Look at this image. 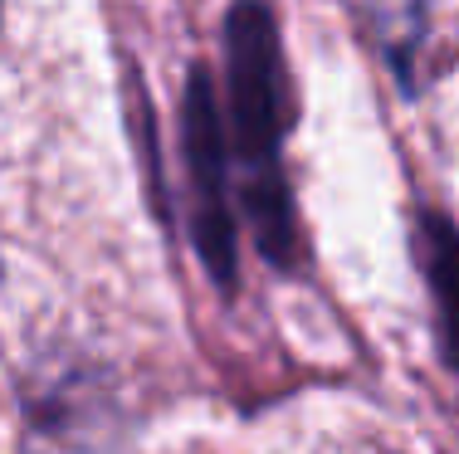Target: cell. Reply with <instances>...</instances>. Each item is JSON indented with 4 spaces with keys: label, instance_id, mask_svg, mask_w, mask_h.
<instances>
[{
    "label": "cell",
    "instance_id": "cell-1",
    "mask_svg": "<svg viewBox=\"0 0 459 454\" xmlns=\"http://www.w3.org/2000/svg\"><path fill=\"white\" fill-rule=\"evenodd\" d=\"M425 230L435 240L430 254H425V274L440 294V328H445V342H450V356L459 362V244L440 220H430Z\"/></svg>",
    "mask_w": 459,
    "mask_h": 454
}]
</instances>
